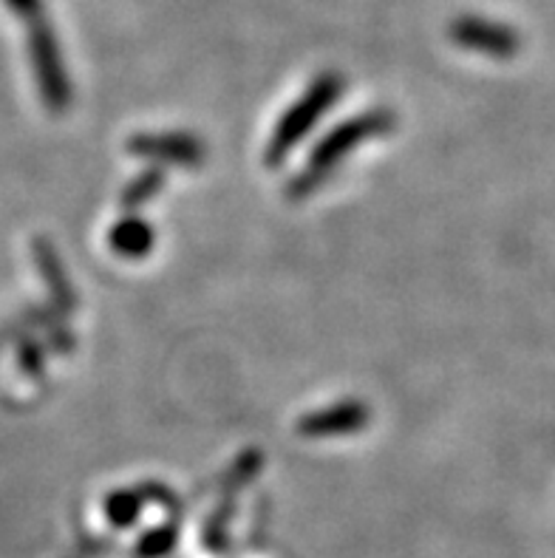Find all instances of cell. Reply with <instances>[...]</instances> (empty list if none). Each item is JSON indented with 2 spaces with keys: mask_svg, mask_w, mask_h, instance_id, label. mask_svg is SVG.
<instances>
[{
  "mask_svg": "<svg viewBox=\"0 0 555 558\" xmlns=\"http://www.w3.org/2000/svg\"><path fill=\"white\" fill-rule=\"evenodd\" d=\"M394 122L397 120H394L391 111H386V108H374V111L358 113L352 120H346L340 122L338 128H331L329 134L315 145L306 168L289 182V196L303 198L310 196V193H315L317 187L329 179L331 170L340 168V162H343L346 156L352 154V150H358L363 142L388 134L394 128Z\"/></svg>",
  "mask_w": 555,
  "mask_h": 558,
  "instance_id": "6da1fadb",
  "label": "cell"
},
{
  "mask_svg": "<svg viewBox=\"0 0 555 558\" xmlns=\"http://www.w3.org/2000/svg\"><path fill=\"white\" fill-rule=\"evenodd\" d=\"M340 92H343V80H340L338 74H321V77L303 92V97L289 106V111L283 113L281 122L275 125L273 136H269L267 142V150H264V162H267L269 168L281 165L289 156V150L295 148L301 140H306V134H310L312 128L324 120V113L338 102Z\"/></svg>",
  "mask_w": 555,
  "mask_h": 558,
  "instance_id": "7a4b0ae2",
  "label": "cell"
},
{
  "mask_svg": "<svg viewBox=\"0 0 555 558\" xmlns=\"http://www.w3.org/2000/svg\"><path fill=\"white\" fill-rule=\"evenodd\" d=\"M28 54H32V71H35L37 88L46 102V108L55 113H63L71 106V80L65 71L63 51L57 46L55 28L46 17L28 23Z\"/></svg>",
  "mask_w": 555,
  "mask_h": 558,
  "instance_id": "3957f363",
  "label": "cell"
},
{
  "mask_svg": "<svg viewBox=\"0 0 555 558\" xmlns=\"http://www.w3.org/2000/svg\"><path fill=\"white\" fill-rule=\"evenodd\" d=\"M372 423V409L360 400H340L326 409H315L298 420V434L306 439L352 437Z\"/></svg>",
  "mask_w": 555,
  "mask_h": 558,
  "instance_id": "277c9868",
  "label": "cell"
},
{
  "mask_svg": "<svg viewBox=\"0 0 555 558\" xmlns=\"http://www.w3.org/2000/svg\"><path fill=\"white\" fill-rule=\"evenodd\" d=\"M450 40L462 46L468 51H476V54L499 57L507 60L521 49V40L510 26H502V23H493L487 17H459L450 26Z\"/></svg>",
  "mask_w": 555,
  "mask_h": 558,
  "instance_id": "5b68a950",
  "label": "cell"
},
{
  "mask_svg": "<svg viewBox=\"0 0 555 558\" xmlns=\"http://www.w3.org/2000/svg\"><path fill=\"white\" fill-rule=\"evenodd\" d=\"M128 150L134 156H145L154 162L177 165V168H196L204 162V142L193 134H136L128 142Z\"/></svg>",
  "mask_w": 555,
  "mask_h": 558,
  "instance_id": "8992f818",
  "label": "cell"
},
{
  "mask_svg": "<svg viewBox=\"0 0 555 558\" xmlns=\"http://www.w3.org/2000/svg\"><path fill=\"white\" fill-rule=\"evenodd\" d=\"M154 230H150V225L145 219H140V216H125L122 221H117V225L111 227V233H108V244H111V250L120 258H145V255L154 250Z\"/></svg>",
  "mask_w": 555,
  "mask_h": 558,
  "instance_id": "52a82bcc",
  "label": "cell"
},
{
  "mask_svg": "<svg viewBox=\"0 0 555 558\" xmlns=\"http://www.w3.org/2000/svg\"><path fill=\"white\" fill-rule=\"evenodd\" d=\"M162 173H159V168H150L145 170V173H140V177L134 179V182L128 184L125 191H122V205L125 207H140L145 205L148 198H154L156 193L162 191Z\"/></svg>",
  "mask_w": 555,
  "mask_h": 558,
  "instance_id": "ba28073f",
  "label": "cell"
},
{
  "mask_svg": "<svg viewBox=\"0 0 555 558\" xmlns=\"http://www.w3.org/2000/svg\"><path fill=\"white\" fill-rule=\"evenodd\" d=\"M140 499L134 494H113L111 502H108V513H111L113 522L128 524L131 517H134V510H140Z\"/></svg>",
  "mask_w": 555,
  "mask_h": 558,
  "instance_id": "9c48e42d",
  "label": "cell"
},
{
  "mask_svg": "<svg viewBox=\"0 0 555 558\" xmlns=\"http://www.w3.org/2000/svg\"><path fill=\"white\" fill-rule=\"evenodd\" d=\"M7 3L23 23H32V21H37V17H46L43 0H7Z\"/></svg>",
  "mask_w": 555,
  "mask_h": 558,
  "instance_id": "30bf717a",
  "label": "cell"
},
{
  "mask_svg": "<svg viewBox=\"0 0 555 558\" xmlns=\"http://www.w3.org/2000/svg\"><path fill=\"white\" fill-rule=\"evenodd\" d=\"M26 357H28V352H26V349H23V352H21V366H23V368L28 366ZM35 368H37V352H32V372H35Z\"/></svg>",
  "mask_w": 555,
  "mask_h": 558,
  "instance_id": "8fae6325",
  "label": "cell"
},
{
  "mask_svg": "<svg viewBox=\"0 0 555 558\" xmlns=\"http://www.w3.org/2000/svg\"><path fill=\"white\" fill-rule=\"evenodd\" d=\"M9 332H12V326H7V329H0V347H3V338H7Z\"/></svg>",
  "mask_w": 555,
  "mask_h": 558,
  "instance_id": "7c38bea8",
  "label": "cell"
}]
</instances>
